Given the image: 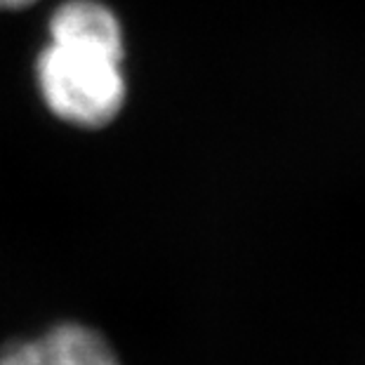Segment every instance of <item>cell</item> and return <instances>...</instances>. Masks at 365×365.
<instances>
[{
	"instance_id": "1",
	"label": "cell",
	"mask_w": 365,
	"mask_h": 365,
	"mask_svg": "<svg viewBox=\"0 0 365 365\" xmlns=\"http://www.w3.org/2000/svg\"><path fill=\"white\" fill-rule=\"evenodd\" d=\"M125 38L113 10L99 0H66L52 12L48 45L36 59V85L50 113L95 130L123 111L128 81Z\"/></svg>"
},
{
	"instance_id": "4",
	"label": "cell",
	"mask_w": 365,
	"mask_h": 365,
	"mask_svg": "<svg viewBox=\"0 0 365 365\" xmlns=\"http://www.w3.org/2000/svg\"><path fill=\"white\" fill-rule=\"evenodd\" d=\"M36 0H0V10H21V7L34 5Z\"/></svg>"
},
{
	"instance_id": "2",
	"label": "cell",
	"mask_w": 365,
	"mask_h": 365,
	"mask_svg": "<svg viewBox=\"0 0 365 365\" xmlns=\"http://www.w3.org/2000/svg\"><path fill=\"white\" fill-rule=\"evenodd\" d=\"M26 341L36 365H120L108 339L85 323H57Z\"/></svg>"
},
{
	"instance_id": "3",
	"label": "cell",
	"mask_w": 365,
	"mask_h": 365,
	"mask_svg": "<svg viewBox=\"0 0 365 365\" xmlns=\"http://www.w3.org/2000/svg\"><path fill=\"white\" fill-rule=\"evenodd\" d=\"M0 365H36L26 339H12L0 349Z\"/></svg>"
}]
</instances>
